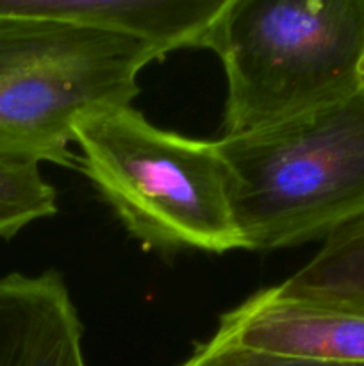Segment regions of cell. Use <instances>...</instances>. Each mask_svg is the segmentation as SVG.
<instances>
[{
	"instance_id": "3957f363",
	"label": "cell",
	"mask_w": 364,
	"mask_h": 366,
	"mask_svg": "<svg viewBox=\"0 0 364 366\" xmlns=\"http://www.w3.org/2000/svg\"><path fill=\"white\" fill-rule=\"evenodd\" d=\"M75 143L81 170L146 249H241L218 139L164 131L132 106H118L79 120Z\"/></svg>"
},
{
	"instance_id": "52a82bcc",
	"label": "cell",
	"mask_w": 364,
	"mask_h": 366,
	"mask_svg": "<svg viewBox=\"0 0 364 366\" xmlns=\"http://www.w3.org/2000/svg\"><path fill=\"white\" fill-rule=\"evenodd\" d=\"M0 366H86L82 322L59 272L0 277Z\"/></svg>"
},
{
	"instance_id": "9c48e42d",
	"label": "cell",
	"mask_w": 364,
	"mask_h": 366,
	"mask_svg": "<svg viewBox=\"0 0 364 366\" xmlns=\"http://www.w3.org/2000/svg\"><path fill=\"white\" fill-rule=\"evenodd\" d=\"M57 213L54 186L32 161L0 157V239H11L32 222Z\"/></svg>"
},
{
	"instance_id": "6da1fadb",
	"label": "cell",
	"mask_w": 364,
	"mask_h": 366,
	"mask_svg": "<svg viewBox=\"0 0 364 366\" xmlns=\"http://www.w3.org/2000/svg\"><path fill=\"white\" fill-rule=\"evenodd\" d=\"M218 147L241 249L325 242L364 220V88Z\"/></svg>"
},
{
	"instance_id": "5b68a950",
	"label": "cell",
	"mask_w": 364,
	"mask_h": 366,
	"mask_svg": "<svg viewBox=\"0 0 364 366\" xmlns=\"http://www.w3.org/2000/svg\"><path fill=\"white\" fill-rule=\"evenodd\" d=\"M216 335L264 352L364 365V313L289 295L280 286L261 290L221 315Z\"/></svg>"
},
{
	"instance_id": "ba28073f",
	"label": "cell",
	"mask_w": 364,
	"mask_h": 366,
	"mask_svg": "<svg viewBox=\"0 0 364 366\" xmlns=\"http://www.w3.org/2000/svg\"><path fill=\"white\" fill-rule=\"evenodd\" d=\"M278 286L289 295L364 313V220L325 239L316 256Z\"/></svg>"
},
{
	"instance_id": "8992f818",
	"label": "cell",
	"mask_w": 364,
	"mask_h": 366,
	"mask_svg": "<svg viewBox=\"0 0 364 366\" xmlns=\"http://www.w3.org/2000/svg\"><path fill=\"white\" fill-rule=\"evenodd\" d=\"M227 0H0V20H50L127 36L164 59L209 49Z\"/></svg>"
},
{
	"instance_id": "7a4b0ae2",
	"label": "cell",
	"mask_w": 364,
	"mask_h": 366,
	"mask_svg": "<svg viewBox=\"0 0 364 366\" xmlns=\"http://www.w3.org/2000/svg\"><path fill=\"white\" fill-rule=\"evenodd\" d=\"M209 49L227 79L223 136L271 127L364 88V0H227Z\"/></svg>"
},
{
	"instance_id": "30bf717a",
	"label": "cell",
	"mask_w": 364,
	"mask_h": 366,
	"mask_svg": "<svg viewBox=\"0 0 364 366\" xmlns=\"http://www.w3.org/2000/svg\"><path fill=\"white\" fill-rule=\"evenodd\" d=\"M178 366H364V365H339L325 361L303 360V357L284 356V354L264 352L248 349L238 343L227 342L214 335L207 342L195 347L191 356Z\"/></svg>"
},
{
	"instance_id": "277c9868",
	"label": "cell",
	"mask_w": 364,
	"mask_h": 366,
	"mask_svg": "<svg viewBox=\"0 0 364 366\" xmlns=\"http://www.w3.org/2000/svg\"><path fill=\"white\" fill-rule=\"evenodd\" d=\"M159 56L127 36L50 20H0V157L79 164L75 124L131 106Z\"/></svg>"
}]
</instances>
